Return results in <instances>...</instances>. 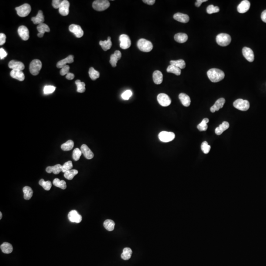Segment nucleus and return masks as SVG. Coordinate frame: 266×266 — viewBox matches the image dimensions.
Wrapping results in <instances>:
<instances>
[{
	"label": "nucleus",
	"mask_w": 266,
	"mask_h": 266,
	"mask_svg": "<svg viewBox=\"0 0 266 266\" xmlns=\"http://www.w3.org/2000/svg\"><path fill=\"white\" fill-rule=\"evenodd\" d=\"M217 43L221 46H228L231 42V37L229 35L225 33L218 34L216 38Z\"/></svg>",
	"instance_id": "obj_4"
},
{
	"label": "nucleus",
	"mask_w": 266,
	"mask_h": 266,
	"mask_svg": "<svg viewBox=\"0 0 266 266\" xmlns=\"http://www.w3.org/2000/svg\"><path fill=\"white\" fill-rule=\"evenodd\" d=\"M2 212H0V219H1L2 218Z\"/></svg>",
	"instance_id": "obj_60"
},
{
	"label": "nucleus",
	"mask_w": 266,
	"mask_h": 266,
	"mask_svg": "<svg viewBox=\"0 0 266 266\" xmlns=\"http://www.w3.org/2000/svg\"><path fill=\"white\" fill-rule=\"evenodd\" d=\"M66 78L68 80H73V78H74V74L73 73H68V74H66Z\"/></svg>",
	"instance_id": "obj_56"
},
{
	"label": "nucleus",
	"mask_w": 266,
	"mask_h": 266,
	"mask_svg": "<svg viewBox=\"0 0 266 266\" xmlns=\"http://www.w3.org/2000/svg\"><path fill=\"white\" fill-rule=\"evenodd\" d=\"M174 19L176 21L183 23H186L189 21V17L188 15L179 12L174 15Z\"/></svg>",
	"instance_id": "obj_22"
},
{
	"label": "nucleus",
	"mask_w": 266,
	"mask_h": 266,
	"mask_svg": "<svg viewBox=\"0 0 266 266\" xmlns=\"http://www.w3.org/2000/svg\"><path fill=\"white\" fill-rule=\"evenodd\" d=\"M73 165L72 161H69L66 162L62 166V172L65 173V172H66V171L71 170L73 168Z\"/></svg>",
	"instance_id": "obj_48"
},
{
	"label": "nucleus",
	"mask_w": 266,
	"mask_h": 266,
	"mask_svg": "<svg viewBox=\"0 0 266 266\" xmlns=\"http://www.w3.org/2000/svg\"><path fill=\"white\" fill-rule=\"evenodd\" d=\"M78 171L77 170H70L66 171L64 173V177L68 180H72L73 177L78 174Z\"/></svg>",
	"instance_id": "obj_39"
},
{
	"label": "nucleus",
	"mask_w": 266,
	"mask_h": 266,
	"mask_svg": "<svg viewBox=\"0 0 266 266\" xmlns=\"http://www.w3.org/2000/svg\"><path fill=\"white\" fill-rule=\"evenodd\" d=\"M43 35H44V34H43V33H39L38 34V37H39V38H43Z\"/></svg>",
	"instance_id": "obj_59"
},
{
	"label": "nucleus",
	"mask_w": 266,
	"mask_h": 266,
	"mask_svg": "<svg viewBox=\"0 0 266 266\" xmlns=\"http://www.w3.org/2000/svg\"><path fill=\"white\" fill-rule=\"evenodd\" d=\"M77 86V92L82 93L85 91V84L84 82H81L80 80H77L75 82Z\"/></svg>",
	"instance_id": "obj_43"
},
{
	"label": "nucleus",
	"mask_w": 266,
	"mask_h": 266,
	"mask_svg": "<svg viewBox=\"0 0 266 266\" xmlns=\"http://www.w3.org/2000/svg\"><path fill=\"white\" fill-rule=\"evenodd\" d=\"M206 1H207V0H197L195 3V5H196V7H200L201 6V4L203 2H206Z\"/></svg>",
	"instance_id": "obj_58"
},
{
	"label": "nucleus",
	"mask_w": 266,
	"mask_h": 266,
	"mask_svg": "<svg viewBox=\"0 0 266 266\" xmlns=\"http://www.w3.org/2000/svg\"><path fill=\"white\" fill-rule=\"evenodd\" d=\"M157 101L159 104L163 107H168L171 104V99L167 94L160 93L157 96Z\"/></svg>",
	"instance_id": "obj_10"
},
{
	"label": "nucleus",
	"mask_w": 266,
	"mask_h": 266,
	"mask_svg": "<svg viewBox=\"0 0 266 266\" xmlns=\"http://www.w3.org/2000/svg\"><path fill=\"white\" fill-rule=\"evenodd\" d=\"M9 67L12 70H22L25 68V66L23 63L21 62L16 61L15 60H12L9 63Z\"/></svg>",
	"instance_id": "obj_17"
},
{
	"label": "nucleus",
	"mask_w": 266,
	"mask_h": 266,
	"mask_svg": "<svg viewBox=\"0 0 266 266\" xmlns=\"http://www.w3.org/2000/svg\"><path fill=\"white\" fill-rule=\"evenodd\" d=\"M6 41V36L3 33L0 34V46L5 44Z\"/></svg>",
	"instance_id": "obj_53"
},
{
	"label": "nucleus",
	"mask_w": 266,
	"mask_h": 266,
	"mask_svg": "<svg viewBox=\"0 0 266 266\" xmlns=\"http://www.w3.org/2000/svg\"><path fill=\"white\" fill-rule=\"evenodd\" d=\"M89 75L93 80H95L100 77L99 72L95 70L93 67H91L89 70Z\"/></svg>",
	"instance_id": "obj_40"
},
{
	"label": "nucleus",
	"mask_w": 266,
	"mask_h": 266,
	"mask_svg": "<svg viewBox=\"0 0 266 266\" xmlns=\"http://www.w3.org/2000/svg\"><path fill=\"white\" fill-rule=\"evenodd\" d=\"M142 1L145 4H148V5H153L155 3V0H144Z\"/></svg>",
	"instance_id": "obj_55"
},
{
	"label": "nucleus",
	"mask_w": 266,
	"mask_h": 266,
	"mask_svg": "<svg viewBox=\"0 0 266 266\" xmlns=\"http://www.w3.org/2000/svg\"><path fill=\"white\" fill-rule=\"evenodd\" d=\"M70 31L74 34L77 38H81L84 36V31L80 25L72 24L69 28Z\"/></svg>",
	"instance_id": "obj_11"
},
{
	"label": "nucleus",
	"mask_w": 266,
	"mask_h": 266,
	"mask_svg": "<svg viewBox=\"0 0 266 266\" xmlns=\"http://www.w3.org/2000/svg\"><path fill=\"white\" fill-rule=\"evenodd\" d=\"M243 54L245 59L249 62H252L254 60V55L252 50L251 48L247 47H244L243 48Z\"/></svg>",
	"instance_id": "obj_14"
},
{
	"label": "nucleus",
	"mask_w": 266,
	"mask_h": 266,
	"mask_svg": "<svg viewBox=\"0 0 266 266\" xmlns=\"http://www.w3.org/2000/svg\"><path fill=\"white\" fill-rule=\"evenodd\" d=\"M132 94L133 93L131 90H126L122 94L121 97L123 99L128 100L132 96Z\"/></svg>",
	"instance_id": "obj_50"
},
{
	"label": "nucleus",
	"mask_w": 266,
	"mask_h": 266,
	"mask_svg": "<svg viewBox=\"0 0 266 266\" xmlns=\"http://www.w3.org/2000/svg\"><path fill=\"white\" fill-rule=\"evenodd\" d=\"M99 44L104 51H107V50L110 49L112 46V42L111 41V37H108L107 41H101Z\"/></svg>",
	"instance_id": "obj_31"
},
{
	"label": "nucleus",
	"mask_w": 266,
	"mask_h": 266,
	"mask_svg": "<svg viewBox=\"0 0 266 266\" xmlns=\"http://www.w3.org/2000/svg\"><path fill=\"white\" fill-rule=\"evenodd\" d=\"M167 72L168 73H174L176 76H180L181 72L180 69L172 65L169 66L167 68Z\"/></svg>",
	"instance_id": "obj_38"
},
{
	"label": "nucleus",
	"mask_w": 266,
	"mask_h": 266,
	"mask_svg": "<svg viewBox=\"0 0 266 266\" xmlns=\"http://www.w3.org/2000/svg\"><path fill=\"white\" fill-rule=\"evenodd\" d=\"M7 55H8V53L4 50V48H1L0 49V59L1 60L4 59L7 56Z\"/></svg>",
	"instance_id": "obj_54"
},
{
	"label": "nucleus",
	"mask_w": 266,
	"mask_h": 266,
	"mask_svg": "<svg viewBox=\"0 0 266 266\" xmlns=\"http://www.w3.org/2000/svg\"><path fill=\"white\" fill-rule=\"evenodd\" d=\"M225 103V100L224 98H220L215 102L214 105L210 107V111L213 113L217 111H219L220 108L223 107V106L224 105Z\"/></svg>",
	"instance_id": "obj_19"
},
{
	"label": "nucleus",
	"mask_w": 266,
	"mask_h": 266,
	"mask_svg": "<svg viewBox=\"0 0 266 266\" xmlns=\"http://www.w3.org/2000/svg\"><path fill=\"white\" fill-rule=\"evenodd\" d=\"M46 171L49 174L53 172L55 175H57L62 172V166L60 164H57L54 166H49L46 168Z\"/></svg>",
	"instance_id": "obj_23"
},
{
	"label": "nucleus",
	"mask_w": 266,
	"mask_h": 266,
	"mask_svg": "<svg viewBox=\"0 0 266 266\" xmlns=\"http://www.w3.org/2000/svg\"><path fill=\"white\" fill-rule=\"evenodd\" d=\"M261 19L263 22L266 23V9L262 12L261 15Z\"/></svg>",
	"instance_id": "obj_57"
},
{
	"label": "nucleus",
	"mask_w": 266,
	"mask_h": 266,
	"mask_svg": "<svg viewBox=\"0 0 266 266\" xmlns=\"http://www.w3.org/2000/svg\"><path fill=\"white\" fill-rule=\"evenodd\" d=\"M53 184L55 186L59 187V188L63 189V190L66 189V182L65 181L63 180H60L59 179H57V178H56L54 179L53 181Z\"/></svg>",
	"instance_id": "obj_36"
},
{
	"label": "nucleus",
	"mask_w": 266,
	"mask_h": 266,
	"mask_svg": "<svg viewBox=\"0 0 266 266\" xmlns=\"http://www.w3.org/2000/svg\"><path fill=\"white\" fill-rule=\"evenodd\" d=\"M11 76L19 81H23L25 79V75L21 70H12L11 72Z\"/></svg>",
	"instance_id": "obj_24"
},
{
	"label": "nucleus",
	"mask_w": 266,
	"mask_h": 266,
	"mask_svg": "<svg viewBox=\"0 0 266 266\" xmlns=\"http://www.w3.org/2000/svg\"><path fill=\"white\" fill-rule=\"evenodd\" d=\"M250 7V2L247 0H244L237 6V12L240 13H245L249 10Z\"/></svg>",
	"instance_id": "obj_16"
},
{
	"label": "nucleus",
	"mask_w": 266,
	"mask_h": 266,
	"mask_svg": "<svg viewBox=\"0 0 266 266\" xmlns=\"http://www.w3.org/2000/svg\"><path fill=\"white\" fill-rule=\"evenodd\" d=\"M74 146V142L72 140H69L66 142L62 144L61 146L62 150L64 151H69L72 150Z\"/></svg>",
	"instance_id": "obj_37"
},
{
	"label": "nucleus",
	"mask_w": 266,
	"mask_h": 266,
	"mask_svg": "<svg viewBox=\"0 0 266 266\" xmlns=\"http://www.w3.org/2000/svg\"><path fill=\"white\" fill-rule=\"evenodd\" d=\"M56 89V87L55 86H52V85H46L44 86L43 88V92L44 94L46 95H48V94H52V93H53Z\"/></svg>",
	"instance_id": "obj_47"
},
{
	"label": "nucleus",
	"mask_w": 266,
	"mask_h": 266,
	"mask_svg": "<svg viewBox=\"0 0 266 266\" xmlns=\"http://www.w3.org/2000/svg\"><path fill=\"white\" fill-rule=\"evenodd\" d=\"M15 10L17 12V15L20 17H25L30 14L31 8L29 4H24L19 7L15 8Z\"/></svg>",
	"instance_id": "obj_6"
},
{
	"label": "nucleus",
	"mask_w": 266,
	"mask_h": 266,
	"mask_svg": "<svg viewBox=\"0 0 266 266\" xmlns=\"http://www.w3.org/2000/svg\"><path fill=\"white\" fill-rule=\"evenodd\" d=\"M233 106L235 108L241 111H247L250 107V104L248 101L239 99L234 102Z\"/></svg>",
	"instance_id": "obj_7"
},
{
	"label": "nucleus",
	"mask_w": 266,
	"mask_h": 266,
	"mask_svg": "<svg viewBox=\"0 0 266 266\" xmlns=\"http://www.w3.org/2000/svg\"><path fill=\"white\" fill-rule=\"evenodd\" d=\"M23 191L24 193V198L26 200H29L33 196V190L30 187H24L23 188Z\"/></svg>",
	"instance_id": "obj_32"
},
{
	"label": "nucleus",
	"mask_w": 266,
	"mask_h": 266,
	"mask_svg": "<svg viewBox=\"0 0 266 266\" xmlns=\"http://www.w3.org/2000/svg\"><path fill=\"white\" fill-rule=\"evenodd\" d=\"M132 254V249L129 247L124 248L123 250V252L121 255L122 259L124 260H128L131 257Z\"/></svg>",
	"instance_id": "obj_33"
},
{
	"label": "nucleus",
	"mask_w": 266,
	"mask_h": 266,
	"mask_svg": "<svg viewBox=\"0 0 266 266\" xmlns=\"http://www.w3.org/2000/svg\"><path fill=\"white\" fill-rule=\"evenodd\" d=\"M188 36L185 33H179L176 34L174 37L175 41L179 43H185L188 39Z\"/></svg>",
	"instance_id": "obj_29"
},
{
	"label": "nucleus",
	"mask_w": 266,
	"mask_h": 266,
	"mask_svg": "<svg viewBox=\"0 0 266 266\" xmlns=\"http://www.w3.org/2000/svg\"><path fill=\"white\" fill-rule=\"evenodd\" d=\"M110 3L107 0H96L93 3L92 7L96 11L102 12L108 9Z\"/></svg>",
	"instance_id": "obj_3"
},
{
	"label": "nucleus",
	"mask_w": 266,
	"mask_h": 266,
	"mask_svg": "<svg viewBox=\"0 0 266 266\" xmlns=\"http://www.w3.org/2000/svg\"><path fill=\"white\" fill-rule=\"evenodd\" d=\"M63 1H60V0H53L52 1V6L54 9H59L61 4Z\"/></svg>",
	"instance_id": "obj_52"
},
{
	"label": "nucleus",
	"mask_w": 266,
	"mask_h": 266,
	"mask_svg": "<svg viewBox=\"0 0 266 266\" xmlns=\"http://www.w3.org/2000/svg\"><path fill=\"white\" fill-rule=\"evenodd\" d=\"M207 77L211 82H218L223 80L225 73L222 70L216 68H213L207 72Z\"/></svg>",
	"instance_id": "obj_1"
},
{
	"label": "nucleus",
	"mask_w": 266,
	"mask_h": 266,
	"mask_svg": "<svg viewBox=\"0 0 266 266\" xmlns=\"http://www.w3.org/2000/svg\"><path fill=\"white\" fill-rule=\"evenodd\" d=\"M121 53L119 50H116L114 54H111L110 57V63L112 67H115L118 61L121 58Z\"/></svg>",
	"instance_id": "obj_18"
},
{
	"label": "nucleus",
	"mask_w": 266,
	"mask_h": 266,
	"mask_svg": "<svg viewBox=\"0 0 266 266\" xmlns=\"http://www.w3.org/2000/svg\"><path fill=\"white\" fill-rule=\"evenodd\" d=\"M68 218L72 222L79 223L82 221V217L76 210H71L68 214Z\"/></svg>",
	"instance_id": "obj_12"
},
{
	"label": "nucleus",
	"mask_w": 266,
	"mask_h": 266,
	"mask_svg": "<svg viewBox=\"0 0 266 266\" xmlns=\"http://www.w3.org/2000/svg\"><path fill=\"white\" fill-rule=\"evenodd\" d=\"M104 226L107 231H113L114 229V222L111 219H107L104 222Z\"/></svg>",
	"instance_id": "obj_35"
},
{
	"label": "nucleus",
	"mask_w": 266,
	"mask_h": 266,
	"mask_svg": "<svg viewBox=\"0 0 266 266\" xmlns=\"http://www.w3.org/2000/svg\"><path fill=\"white\" fill-rule=\"evenodd\" d=\"M120 41V47L123 49H127L130 47L131 45V41L128 35L125 34L121 35L119 37Z\"/></svg>",
	"instance_id": "obj_9"
},
{
	"label": "nucleus",
	"mask_w": 266,
	"mask_h": 266,
	"mask_svg": "<svg viewBox=\"0 0 266 266\" xmlns=\"http://www.w3.org/2000/svg\"><path fill=\"white\" fill-rule=\"evenodd\" d=\"M201 149L205 154H207L210 151V146L207 144V142L205 141L201 145Z\"/></svg>",
	"instance_id": "obj_49"
},
{
	"label": "nucleus",
	"mask_w": 266,
	"mask_h": 266,
	"mask_svg": "<svg viewBox=\"0 0 266 266\" xmlns=\"http://www.w3.org/2000/svg\"><path fill=\"white\" fill-rule=\"evenodd\" d=\"M137 46L141 51L145 52H150L153 47L152 42L145 39H141L138 40L137 43Z\"/></svg>",
	"instance_id": "obj_2"
},
{
	"label": "nucleus",
	"mask_w": 266,
	"mask_h": 266,
	"mask_svg": "<svg viewBox=\"0 0 266 266\" xmlns=\"http://www.w3.org/2000/svg\"><path fill=\"white\" fill-rule=\"evenodd\" d=\"M42 68V62L39 59H35L30 63L29 70L30 73L32 75L37 76L38 74H39Z\"/></svg>",
	"instance_id": "obj_5"
},
{
	"label": "nucleus",
	"mask_w": 266,
	"mask_h": 266,
	"mask_svg": "<svg viewBox=\"0 0 266 266\" xmlns=\"http://www.w3.org/2000/svg\"><path fill=\"white\" fill-rule=\"evenodd\" d=\"M179 99L181 101L183 106H184V107H188L190 105V98L189 97V96L187 95V94H185V93H180L179 95Z\"/></svg>",
	"instance_id": "obj_25"
},
{
	"label": "nucleus",
	"mask_w": 266,
	"mask_h": 266,
	"mask_svg": "<svg viewBox=\"0 0 266 266\" xmlns=\"http://www.w3.org/2000/svg\"><path fill=\"white\" fill-rule=\"evenodd\" d=\"M209 122V119L207 118L203 119L202 121L197 126V128L200 131H205L207 129V124Z\"/></svg>",
	"instance_id": "obj_41"
},
{
	"label": "nucleus",
	"mask_w": 266,
	"mask_h": 266,
	"mask_svg": "<svg viewBox=\"0 0 266 266\" xmlns=\"http://www.w3.org/2000/svg\"><path fill=\"white\" fill-rule=\"evenodd\" d=\"M37 28L39 33H43V34H44L46 32H49L50 31L49 27H48V25L44 23L40 24L39 25H38Z\"/></svg>",
	"instance_id": "obj_42"
},
{
	"label": "nucleus",
	"mask_w": 266,
	"mask_h": 266,
	"mask_svg": "<svg viewBox=\"0 0 266 266\" xmlns=\"http://www.w3.org/2000/svg\"><path fill=\"white\" fill-rule=\"evenodd\" d=\"M229 123L227 121H224L215 130V133L217 135H220L223 132L228 129Z\"/></svg>",
	"instance_id": "obj_28"
},
{
	"label": "nucleus",
	"mask_w": 266,
	"mask_h": 266,
	"mask_svg": "<svg viewBox=\"0 0 266 266\" xmlns=\"http://www.w3.org/2000/svg\"><path fill=\"white\" fill-rule=\"evenodd\" d=\"M82 154V152L81 150L78 148L74 149L73 153V158L74 161L79 160L80 159V157L81 156Z\"/></svg>",
	"instance_id": "obj_46"
},
{
	"label": "nucleus",
	"mask_w": 266,
	"mask_h": 266,
	"mask_svg": "<svg viewBox=\"0 0 266 266\" xmlns=\"http://www.w3.org/2000/svg\"><path fill=\"white\" fill-rule=\"evenodd\" d=\"M1 249L3 253L5 254H9L12 253L13 251V247L12 245L9 243L5 242L1 245Z\"/></svg>",
	"instance_id": "obj_30"
},
{
	"label": "nucleus",
	"mask_w": 266,
	"mask_h": 266,
	"mask_svg": "<svg viewBox=\"0 0 266 266\" xmlns=\"http://www.w3.org/2000/svg\"><path fill=\"white\" fill-rule=\"evenodd\" d=\"M158 138L162 142H168L174 140L175 134L172 132L162 131L159 133Z\"/></svg>",
	"instance_id": "obj_8"
},
{
	"label": "nucleus",
	"mask_w": 266,
	"mask_h": 266,
	"mask_svg": "<svg viewBox=\"0 0 266 266\" xmlns=\"http://www.w3.org/2000/svg\"><path fill=\"white\" fill-rule=\"evenodd\" d=\"M73 58H74V56L73 55H69L65 59H63V60H61L60 61L58 62L56 66H57L58 68L62 69L64 66H66L67 63H69L70 64V63H73V61H74Z\"/></svg>",
	"instance_id": "obj_21"
},
{
	"label": "nucleus",
	"mask_w": 266,
	"mask_h": 266,
	"mask_svg": "<svg viewBox=\"0 0 266 266\" xmlns=\"http://www.w3.org/2000/svg\"><path fill=\"white\" fill-rule=\"evenodd\" d=\"M31 20L34 24L39 25L40 24L43 23L44 19L43 12L42 11H39L37 16L35 17H32Z\"/></svg>",
	"instance_id": "obj_26"
},
{
	"label": "nucleus",
	"mask_w": 266,
	"mask_h": 266,
	"mask_svg": "<svg viewBox=\"0 0 266 266\" xmlns=\"http://www.w3.org/2000/svg\"><path fill=\"white\" fill-rule=\"evenodd\" d=\"M39 184L43 187L44 190L46 191L50 190L52 186V184L50 181H44L43 179H41V180H39Z\"/></svg>",
	"instance_id": "obj_44"
},
{
	"label": "nucleus",
	"mask_w": 266,
	"mask_h": 266,
	"mask_svg": "<svg viewBox=\"0 0 266 266\" xmlns=\"http://www.w3.org/2000/svg\"><path fill=\"white\" fill-rule=\"evenodd\" d=\"M69 2L67 0H64L62 2L59 8V12L62 16L68 15L69 13Z\"/></svg>",
	"instance_id": "obj_13"
},
{
	"label": "nucleus",
	"mask_w": 266,
	"mask_h": 266,
	"mask_svg": "<svg viewBox=\"0 0 266 266\" xmlns=\"http://www.w3.org/2000/svg\"><path fill=\"white\" fill-rule=\"evenodd\" d=\"M170 64L175 66L180 69H183L186 66V64L184 60L180 59L178 60H171Z\"/></svg>",
	"instance_id": "obj_34"
},
{
	"label": "nucleus",
	"mask_w": 266,
	"mask_h": 266,
	"mask_svg": "<svg viewBox=\"0 0 266 266\" xmlns=\"http://www.w3.org/2000/svg\"><path fill=\"white\" fill-rule=\"evenodd\" d=\"M18 33L20 38L24 41H27L29 39V30L26 26H20L18 29Z\"/></svg>",
	"instance_id": "obj_15"
},
{
	"label": "nucleus",
	"mask_w": 266,
	"mask_h": 266,
	"mask_svg": "<svg viewBox=\"0 0 266 266\" xmlns=\"http://www.w3.org/2000/svg\"><path fill=\"white\" fill-rule=\"evenodd\" d=\"M81 150L82 153L87 159H91L94 157V154L90 149L85 144L82 145L81 146Z\"/></svg>",
	"instance_id": "obj_20"
},
{
	"label": "nucleus",
	"mask_w": 266,
	"mask_h": 266,
	"mask_svg": "<svg viewBox=\"0 0 266 266\" xmlns=\"http://www.w3.org/2000/svg\"><path fill=\"white\" fill-rule=\"evenodd\" d=\"M220 11L219 7H215L213 5H210L207 7L206 9V12L208 14H213L214 13H217Z\"/></svg>",
	"instance_id": "obj_45"
},
{
	"label": "nucleus",
	"mask_w": 266,
	"mask_h": 266,
	"mask_svg": "<svg viewBox=\"0 0 266 266\" xmlns=\"http://www.w3.org/2000/svg\"><path fill=\"white\" fill-rule=\"evenodd\" d=\"M163 74L162 73L157 70L154 71L153 73V80L156 84H160L163 81Z\"/></svg>",
	"instance_id": "obj_27"
},
{
	"label": "nucleus",
	"mask_w": 266,
	"mask_h": 266,
	"mask_svg": "<svg viewBox=\"0 0 266 266\" xmlns=\"http://www.w3.org/2000/svg\"><path fill=\"white\" fill-rule=\"evenodd\" d=\"M70 66H69L66 65L62 68L60 70V74L61 76H65L68 73H69Z\"/></svg>",
	"instance_id": "obj_51"
}]
</instances>
